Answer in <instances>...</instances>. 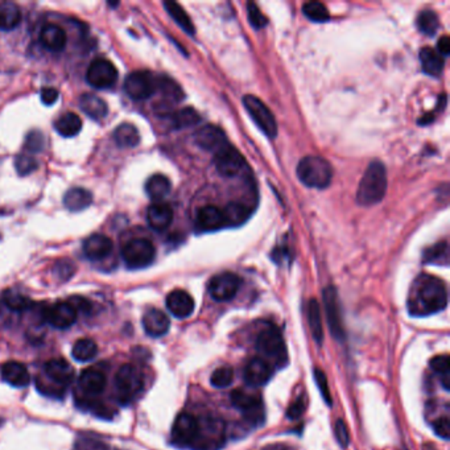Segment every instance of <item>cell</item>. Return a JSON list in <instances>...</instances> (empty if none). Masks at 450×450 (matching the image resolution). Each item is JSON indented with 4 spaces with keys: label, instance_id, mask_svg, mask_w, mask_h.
Segmentation results:
<instances>
[{
    "label": "cell",
    "instance_id": "6da1fadb",
    "mask_svg": "<svg viewBox=\"0 0 450 450\" xmlns=\"http://www.w3.org/2000/svg\"><path fill=\"white\" fill-rule=\"evenodd\" d=\"M448 292L441 279L423 273L413 282L408 296V310L412 316L424 317L447 308Z\"/></svg>",
    "mask_w": 450,
    "mask_h": 450
},
{
    "label": "cell",
    "instance_id": "7a4b0ae2",
    "mask_svg": "<svg viewBox=\"0 0 450 450\" xmlns=\"http://www.w3.org/2000/svg\"><path fill=\"white\" fill-rule=\"evenodd\" d=\"M387 192V170L385 164L379 160L373 161L360 180L357 202L362 206L379 204Z\"/></svg>",
    "mask_w": 450,
    "mask_h": 450
},
{
    "label": "cell",
    "instance_id": "3957f363",
    "mask_svg": "<svg viewBox=\"0 0 450 450\" xmlns=\"http://www.w3.org/2000/svg\"><path fill=\"white\" fill-rule=\"evenodd\" d=\"M297 176L309 188L323 189L332 182L333 167L320 156H307L297 166Z\"/></svg>",
    "mask_w": 450,
    "mask_h": 450
},
{
    "label": "cell",
    "instance_id": "277c9868",
    "mask_svg": "<svg viewBox=\"0 0 450 450\" xmlns=\"http://www.w3.org/2000/svg\"><path fill=\"white\" fill-rule=\"evenodd\" d=\"M116 399L122 405H129L136 399L144 388L140 371L132 364H123L115 375Z\"/></svg>",
    "mask_w": 450,
    "mask_h": 450
},
{
    "label": "cell",
    "instance_id": "5b68a950",
    "mask_svg": "<svg viewBox=\"0 0 450 450\" xmlns=\"http://www.w3.org/2000/svg\"><path fill=\"white\" fill-rule=\"evenodd\" d=\"M226 441V428L220 419L204 417L198 420L197 435L192 444L194 450H219Z\"/></svg>",
    "mask_w": 450,
    "mask_h": 450
},
{
    "label": "cell",
    "instance_id": "8992f818",
    "mask_svg": "<svg viewBox=\"0 0 450 450\" xmlns=\"http://www.w3.org/2000/svg\"><path fill=\"white\" fill-rule=\"evenodd\" d=\"M156 257L154 243L145 238H135L122 248V257L131 270H140L151 266Z\"/></svg>",
    "mask_w": 450,
    "mask_h": 450
},
{
    "label": "cell",
    "instance_id": "52a82bcc",
    "mask_svg": "<svg viewBox=\"0 0 450 450\" xmlns=\"http://www.w3.org/2000/svg\"><path fill=\"white\" fill-rule=\"evenodd\" d=\"M257 348L260 354L276 363L287 362V348L283 335L279 328L272 323H267L257 335Z\"/></svg>",
    "mask_w": 450,
    "mask_h": 450
},
{
    "label": "cell",
    "instance_id": "ba28073f",
    "mask_svg": "<svg viewBox=\"0 0 450 450\" xmlns=\"http://www.w3.org/2000/svg\"><path fill=\"white\" fill-rule=\"evenodd\" d=\"M243 104L247 113L252 118V120L257 124L268 138H275L278 135V123L270 109L260 101L255 95H245Z\"/></svg>",
    "mask_w": 450,
    "mask_h": 450
},
{
    "label": "cell",
    "instance_id": "9c48e42d",
    "mask_svg": "<svg viewBox=\"0 0 450 450\" xmlns=\"http://www.w3.org/2000/svg\"><path fill=\"white\" fill-rule=\"evenodd\" d=\"M322 297H323V309H325V314H326L330 333L337 341L342 342L345 339V328H344V321H342L339 300H338V295H337L335 287L325 288Z\"/></svg>",
    "mask_w": 450,
    "mask_h": 450
},
{
    "label": "cell",
    "instance_id": "30bf717a",
    "mask_svg": "<svg viewBox=\"0 0 450 450\" xmlns=\"http://www.w3.org/2000/svg\"><path fill=\"white\" fill-rule=\"evenodd\" d=\"M118 76V69L110 60L95 58L88 67L86 81L94 89H107L115 83Z\"/></svg>",
    "mask_w": 450,
    "mask_h": 450
},
{
    "label": "cell",
    "instance_id": "8fae6325",
    "mask_svg": "<svg viewBox=\"0 0 450 450\" xmlns=\"http://www.w3.org/2000/svg\"><path fill=\"white\" fill-rule=\"evenodd\" d=\"M232 405L243 413L246 419L252 423L259 425L264 420V408L262 399L246 394L242 389H235L232 392Z\"/></svg>",
    "mask_w": 450,
    "mask_h": 450
},
{
    "label": "cell",
    "instance_id": "7c38bea8",
    "mask_svg": "<svg viewBox=\"0 0 450 450\" xmlns=\"http://www.w3.org/2000/svg\"><path fill=\"white\" fill-rule=\"evenodd\" d=\"M124 91L135 101L147 99L156 91V78L148 72H132L124 79Z\"/></svg>",
    "mask_w": 450,
    "mask_h": 450
},
{
    "label": "cell",
    "instance_id": "4fadbf2b",
    "mask_svg": "<svg viewBox=\"0 0 450 450\" xmlns=\"http://www.w3.org/2000/svg\"><path fill=\"white\" fill-rule=\"evenodd\" d=\"M214 163L219 175L223 177H235L245 167V159L232 145L227 144L214 154Z\"/></svg>",
    "mask_w": 450,
    "mask_h": 450
},
{
    "label": "cell",
    "instance_id": "5bb4252c",
    "mask_svg": "<svg viewBox=\"0 0 450 450\" xmlns=\"http://www.w3.org/2000/svg\"><path fill=\"white\" fill-rule=\"evenodd\" d=\"M198 419L193 415L182 412L180 413L172 428V441L179 448H191L197 435Z\"/></svg>",
    "mask_w": 450,
    "mask_h": 450
},
{
    "label": "cell",
    "instance_id": "9a60e30c",
    "mask_svg": "<svg viewBox=\"0 0 450 450\" xmlns=\"http://www.w3.org/2000/svg\"><path fill=\"white\" fill-rule=\"evenodd\" d=\"M241 287V279L232 272H223L211 278L209 294L216 301H229L235 297Z\"/></svg>",
    "mask_w": 450,
    "mask_h": 450
},
{
    "label": "cell",
    "instance_id": "2e32d148",
    "mask_svg": "<svg viewBox=\"0 0 450 450\" xmlns=\"http://www.w3.org/2000/svg\"><path fill=\"white\" fill-rule=\"evenodd\" d=\"M77 310L69 301H60L44 310V319L56 329H67L77 321Z\"/></svg>",
    "mask_w": 450,
    "mask_h": 450
},
{
    "label": "cell",
    "instance_id": "e0dca14e",
    "mask_svg": "<svg viewBox=\"0 0 450 450\" xmlns=\"http://www.w3.org/2000/svg\"><path fill=\"white\" fill-rule=\"evenodd\" d=\"M194 142L200 148L213 154H217L220 148L229 144L225 132L213 124H207L197 129V132L194 134Z\"/></svg>",
    "mask_w": 450,
    "mask_h": 450
},
{
    "label": "cell",
    "instance_id": "ac0fdd59",
    "mask_svg": "<svg viewBox=\"0 0 450 450\" xmlns=\"http://www.w3.org/2000/svg\"><path fill=\"white\" fill-rule=\"evenodd\" d=\"M44 371L53 385L65 389L66 386H69L74 379V370L72 364L63 358H53L48 360L44 366Z\"/></svg>",
    "mask_w": 450,
    "mask_h": 450
},
{
    "label": "cell",
    "instance_id": "d6986e66",
    "mask_svg": "<svg viewBox=\"0 0 450 450\" xmlns=\"http://www.w3.org/2000/svg\"><path fill=\"white\" fill-rule=\"evenodd\" d=\"M167 308L177 319H188L195 308L194 298L186 291L175 289L167 296Z\"/></svg>",
    "mask_w": 450,
    "mask_h": 450
},
{
    "label": "cell",
    "instance_id": "ffe728a7",
    "mask_svg": "<svg viewBox=\"0 0 450 450\" xmlns=\"http://www.w3.org/2000/svg\"><path fill=\"white\" fill-rule=\"evenodd\" d=\"M1 379L16 388H24L31 383V375L26 366L20 362H7L0 367Z\"/></svg>",
    "mask_w": 450,
    "mask_h": 450
},
{
    "label": "cell",
    "instance_id": "44dd1931",
    "mask_svg": "<svg viewBox=\"0 0 450 450\" xmlns=\"http://www.w3.org/2000/svg\"><path fill=\"white\" fill-rule=\"evenodd\" d=\"M114 248L113 241L103 234L90 235L83 242V254L90 260H102L109 257Z\"/></svg>",
    "mask_w": 450,
    "mask_h": 450
},
{
    "label": "cell",
    "instance_id": "7402d4cb",
    "mask_svg": "<svg viewBox=\"0 0 450 450\" xmlns=\"http://www.w3.org/2000/svg\"><path fill=\"white\" fill-rule=\"evenodd\" d=\"M197 227L201 232H216L226 226L223 211L214 205H207L201 207L197 213Z\"/></svg>",
    "mask_w": 450,
    "mask_h": 450
},
{
    "label": "cell",
    "instance_id": "603a6c76",
    "mask_svg": "<svg viewBox=\"0 0 450 450\" xmlns=\"http://www.w3.org/2000/svg\"><path fill=\"white\" fill-rule=\"evenodd\" d=\"M170 322L167 314L160 309H148L143 316V328L150 337H163L168 333Z\"/></svg>",
    "mask_w": 450,
    "mask_h": 450
},
{
    "label": "cell",
    "instance_id": "cb8c5ba5",
    "mask_svg": "<svg viewBox=\"0 0 450 450\" xmlns=\"http://www.w3.org/2000/svg\"><path fill=\"white\" fill-rule=\"evenodd\" d=\"M272 378L270 363L262 358H252L245 369V380L250 386H264Z\"/></svg>",
    "mask_w": 450,
    "mask_h": 450
},
{
    "label": "cell",
    "instance_id": "d4e9b609",
    "mask_svg": "<svg viewBox=\"0 0 450 450\" xmlns=\"http://www.w3.org/2000/svg\"><path fill=\"white\" fill-rule=\"evenodd\" d=\"M78 385L86 395L95 396V395L102 394L104 391L106 376L101 370H98L95 367H90L81 373L78 378Z\"/></svg>",
    "mask_w": 450,
    "mask_h": 450
},
{
    "label": "cell",
    "instance_id": "484cf974",
    "mask_svg": "<svg viewBox=\"0 0 450 450\" xmlns=\"http://www.w3.org/2000/svg\"><path fill=\"white\" fill-rule=\"evenodd\" d=\"M147 220L156 232H164L173 220V210L166 202H154L148 207Z\"/></svg>",
    "mask_w": 450,
    "mask_h": 450
},
{
    "label": "cell",
    "instance_id": "4316f807",
    "mask_svg": "<svg viewBox=\"0 0 450 450\" xmlns=\"http://www.w3.org/2000/svg\"><path fill=\"white\" fill-rule=\"evenodd\" d=\"M40 42L49 51H64L66 47V33L57 24H47L40 32Z\"/></svg>",
    "mask_w": 450,
    "mask_h": 450
},
{
    "label": "cell",
    "instance_id": "83f0119b",
    "mask_svg": "<svg viewBox=\"0 0 450 450\" xmlns=\"http://www.w3.org/2000/svg\"><path fill=\"white\" fill-rule=\"evenodd\" d=\"M79 107L86 115L95 120H101L109 113L107 103L95 94H82L79 98Z\"/></svg>",
    "mask_w": 450,
    "mask_h": 450
},
{
    "label": "cell",
    "instance_id": "f1b7e54d",
    "mask_svg": "<svg viewBox=\"0 0 450 450\" xmlns=\"http://www.w3.org/2000/svg\"><path fill=\"white\" fill-rule=\"evenodd\" d=\"M93 202V194L83 188H72L64 195V205L70 211H82Z\"/></svg>",
    "mask_w": 450,
    "mask_h": 450
},
{
    "label": "cell",
    "instance_id": "f546056e",
    "mask_svg": "<svg viewBox=\"0 0 450 450\" xmlns=\"http://www.w3.org/2000/svg\"><path fill=\"white\" fill-rule=\"evenodd\" d=\"M54 129L64 138H73L82 129V119L76 113H65L54 122Z\"/></svg>",
    "mask_w": 450,
    "mask_h": 450
},
{
    "label": "cell",
    "instance_id": "4dcf8cb0",
    "mask_svg": "<svg viewBox=\"0 0 450 450\" xmlns=\"http://www.w3.org/2000/svg\"><path fill=\"white\" fill-rule=\"evenodd\" d=\"M420 60H421V66L426 74L438 77L441 76L444 70V57L440 56L437 51L429 47H425L420 51Z\"/></svg>",
    "mask_w": 450,
    "mask_h": 450
},
{
    "label": "cell",
    "instance_id": "1f68e13d",
    "mask_svg": "<svg viewBox=\"0 0 450 450\" xmlns=\"http://www.w3.org/2000/svg\"><path fill=\"white\" fill-rule=\"evenodd\" d=\"M170 181L167 176L160 173L151 176L145 184V192L154 201H161L163 198H166L168 194L170 193Z\"/></svg>",
    "mask_w": 450,
    "mask_h": 450
},
{
    "label": "cell",
    "instance_id": "d6a6232c",
    "mask_svg": "<svg viewBox=\"0 0 450 450\" xmlns=\"http://www.w3.org/2000/svg\"><path fill=\"white\" fill-rule=\"evenodd\" d=\"M114 140L120 148H134L140 143V135L134 124L123 123L114 131Z\"/></svg>",
    "mask_w": 450,
    "mask_h": 450
},
{
    "label": "cell",
    "instance_id": "836d02e7",
    "mask_svg": "<svg viewBox=\"0 0 450 450\" xmlns=\"http://www.w3.org/2000/svg\"><path fill=\"white\" fill-rule=\"evenodd\" d=\"M22 22V13L13 3H4L0 6V31H13Z\"/></svg>",
    "mask_w": 450,
    "mask_h": 450
},
{
    "label": "cell",
    "instance_id": "e575fe53",
    "mask_svg": "<svg viewBox=\"0 0 450 450\" xmlns=\"http://www.w3.org/2000/svg\"><path fill=\"white\" fill-rule=\"evenodd\" d=\"M309 326L312 337L317 342V345H322L323 341V326H322L321 307L317 300H310L308 308Z\"/></svg>",
    "mask_w": 450,
    "mask_h": 450
},
{
    "label": "cell",
    "instance_id": "d590c367",
    "mask_svg": "<svg viewBox=\"0 0 450 450\" xmlns=\"http://www.w3.org/2000/svg\"><path fill=\"white\" fill-rule=\"evenodd\" d=\"M169 118H170L172 127L177 129L193 127L201 122V116L192 107L181 109L179 111L170 114Z\"/></svg>",
    "mask_w": 450,
    "mask_h": 450
},
{
    "label": "cell",
    "instance_id": "8d00e7d4",
    "mask_svg": "<svg viewBox=\"0 0 450 450\" xmlns=\"http://www.w3.org/2000/svg\"><path fill=\"white\" fill-rule=\"evenodd\" d=\"M222 211L226 226H239L250 217V209L241 202H230Z\"/></svg>",
    "mask_w": 450,
    "mask_h": 450
},
{
    "label": "cell",
    "instance_id": "74e56055",
    "mask_svg": "<svg viewBox=\"0 0 450 450\" xmlns=\"http://www.w3.org/2000/svg\"><path fill=\"white\" fill-rule=\"evenodd\" d=\"M164 7L167 10L169 16L179 24V26L189 35H193L194 33V26L189 17V15L185 13V10L181 7L179 3L176 1H164Z\"/></svg>",
    "mask_w": 450,
    "mask_h": 450
},
{
    "label": "cell",
    "instance_id": "f35d334b",
    "mask_svg": "<svg viewBox=\"0 0 450 450\" xmlns=\"http://www.w3.org/2000/svg\"><path fill=\"white\" fill-rule=\"evenodd\" d=\"M97 353H98V346L90 338L78 339L72 350L73 358L78 362H89L94 360Z\"/></svg>",
    "mask_w": 450,
    "mask_h": 450
},
{
    "label": "cell",
    "instance_id": "ab89813d",
    "mask_svg": "<svg viewBox=\"0 0 450 450\" xmlns=\"http://www.w3.org/2000/svg\"><path fill=\"white\" fill-rule=\"evenodd\" d=\"M156 89L161 91L166 98H169L173 102H180L184 99V91L181 90L180 86L170 78L164 76L156 78Z\"/></svg>",
    "mask_w": 450,
    "mask_h": 450
},
{
    "label": "cell",
    "instance_id": "60d3db41",
    "mask_svg": "<svg viewBox=\"0 0 450 450\" xmlns=\"http://www.w3.org/2000/svg\"><path fill=\"white\" fill-rule=\"evenodd\" d=\"M425 263L447 266L449 263V245L444 241L425 251Z\"/></svg>",
    "mask_w": 450,
    "mask_h": 450
},
{
    "label": "cell",
    "instance_id": "b9f144b4",
    "mask_svg": "<svg viewBox=\"0 0 450 450\" xmlns=\"http://www.w3.org/2000/svg\"><path fill=\"white\" fill-rule=\"evenodd\" d=\"M431 367L435 373H437L441 378L442 387L449 389L450 386V360L449 355H437L431 360Z\"/></svg>",
    "mask_w": 450,
    "mask_h": 450
},
{
    "label": "cell",
    "instance_id": "7bdbcfd3",
    "mask_svg": "<svg viewBox=\"0 0 450 450\" xmlns=\"http://www.w3.org/2000/svg\"><path fill=\"white\" fill-rule=\"evenodd\" d=\"M303 13L308 17L309 20L316 23H323L328 22L330 15L328 8L320 3V1H308L303 6Z\"/></svg>",
    "mask_w": 450,
    "mask_h": 450
},
{
    "label": "cell",
    "instance_id": "ee69618b",
    "mask_svg": "<svg viewBox=\"0 0 450 450\" xmlns=\"http://www.w3.org/2000/svg\"><path fill=\"white\" fill-rule=\"evenodd\" d=\"M4 304L13 312H24L33 307V301L22 294L8 291L4 294Z\"/></svg>",
    "mask_w": 450,
    "mask_h": 450
},
{
    "label": "cell",
    "instance_id": "f6af8a7d",
    "mask_svg": "<svg viewBox=\"0 0 450 450\" xmlns=\"http://www.w3.org/2000/svg\"><path fill=\"white\" fill-rule=\"evenodd\" d=\"M417 26L420 32L428 36H433L437 32L440 22H438L437 15L433 11L425 10L423 13L417 16Z\"/></svg>",
    "mask_w": 450,
    "mask_h": 450
},
{
    "label": "cell",
    "instance_id": "bcb514c9",
    "mask_svg": "<svg viewBox=\"0 0 450 450\" xmlns=\"http://www.w3.org/2000/svg\"><path fill=\"white\" fill-rule=\"evenodd\" d=\"M232 380H234V371L229 366L219 367L214 373H211V378H210L211 386H214L216 388H226L232 385Z\"/></svg>",
    "mask_w": 450,
    "mask_h": 450
},
{
    "label": "cell",
    "instance_id": "7dc6e473",
    "mask_svg": "<svg viewBox=\"0 0 450 450\" xmlns=\"http://www.w3.org/2000/svg\"><path fill=\"white\" fill-rule=\"evenodd\" d=\"M38 167H39V163L32 156H29V154H19V156H16L15 168H16V170H17V173L20 176H26V175L35 172L38 169Z\"/></svg>",
    "mask_w": 450,
    "mask_h": 450
},
{
    "label": "cell",
    "instance_id": "c3c4849f",
    "mask_svg": "<svg viewBox=\"0 0 450 450\" xmlns=\"http://www.w3.org/2000/svg\"><path fill=\"white\" fill-rule=\"evenodd\" d=\"M74 450H110V448L101 438L81 436L74 444Z\"/></svg>",
    "mask_w": 450,
    "mask_h": 450
},
{
    "label": "cell",
    "instance_id": "681fc988",
    "mask_svg": "<svg viewBox=\"0 0 450 450\" xmlns=\"http://www.w3.org/2000/svg\"><path fill=\"white\" fill-rule=\"evenodd\" d=\"M247 11H248V20L254 28L259 29V28L267 26V23H268L267 17L257 8V6L254 1L247 3Z\"/></svg>",
    "mask_w": 450,
    "mask_h": 450
},
{
    "label": "cell",
    "instance_id": "f907efd6",
    "mask_svg": "<svg viewBox=\"0 0 450 450\" xmlns=\"http://www.w3.org/2000/svg\"><path fill=\"white\" fill-rule=\"evenodd\" d=\"M24 147H26V151L31 152V154H36V152L42 151V148H44V135L40 131H31L26 135V145Z\"/></svg>",
    "mask_w": 450,
    "mask_h": 450
},
{
    "label": "cell",
    "instance_id": "816d5d0a",
    "mask_svg": "<svg viewBox=\"0 0 450 450\" xmlns=\"http://www.w3.org/2000/svg\"><path fill=\"white\" fill-rule=\"evenodd\" d=\"M314 380H316V385H317L320 392H321L322 399L326 401L328 405H332V395H330V389H329V385H328V378L320 369H314Z\"/></svg>",
    "mask_w": 450,
    "mask_h": 450
},
{
    "label": "cell",
    "instance_id": "f5cc1de1",
    "mask_svg": "<svg viewBox=\"0 0 450 450\" xmlns=\"http://www.w3.org/2000/svg\"><path fill=\"white\" fill-rule=\"evenodd\" d=\"M435 433L444 440H449L450 437V421L448 416L440 417L433 423Z\"/></svg>",
    "mask_w": 450,
    "mask_h": 450
},
{
    "label": "cell",
    "instance_id": "db71d44e",
    "mask_svg": "<svg viewBox=\"0 0 450 450\" xmlns=\"http://www.w3.org/2000/svg\"><path fill=\"white\" fill-rule=\"evenodd\" d=\"M335 437H337V441H338V444H339L342 448H348L350 436H348V428H346V424H345L342 420H338V421L335 423Z\"/></svg>",
    "mask_w": 450,
    "mask_h": 450
},
{
    "label": "cell",
    "instance_id": "11a10c76",
    "mask_svg": "<svg viewBox=\"0 0 450 450\" xmlns=\"http://www.w3.org/2000/svg\"><path fill=\"white\" fill-rule=\"evenodd\" d=\"M305 411V401L303 398H298V399L295 400L291 407L288 408L287 411V417L291 419V420H296L298 419L303 413Z\"/></svg>",
    "mask_w": 450,
    "mask_h": 450
},
{
    "label": "cell",
    "instance_id": "9f6ffc18",
    "mask_svg": "<svg viewBox=\"0 0 450 450\" xmlns=\"http://www.w3.org/2000/svg\"><path fill=\"white\" fill-rule=\"evenodd\" d=\"M40 97H41V102L47 106H51L53 103L57 102L58 91L56 90L54 88H44L40 91Z\"/></svg>",
    "mask_w": 450,
    "mask_h": 450
},
{
    "label": "cell",
    "instance_id": "6f0895ef",
    "mask_svg": "<svg viewBox=\"0 0 450 450\" xmlns=\"http://www.w3.org/2000/svg\"><path fill=\"white\" fill-rule=\"evenodd\" d=\"M69 303L74 307V309L77 310V313L78 312H82V313L90 312V301H89V300H86V298H83V297H72V298L69 300Z\"/></svg>",
    "mask_w": 450,
    "mask_h": 450
},
{
    "label": "cell",
    "instance_id": "680465c9",
    "mask_svg": "<svg viewBox=\"0 0 450 450\" xmlns=\"http://www.w3.org/2000/svg\"><path fill=\"white\" fill-rule=\"evenodd\" d=\"M437 51L440 56H448L450 53V40L448 36H442L438 40Z\"/></svg>",
    "mask_w": 450,
    "mask_h": 450
}]
</instances>
